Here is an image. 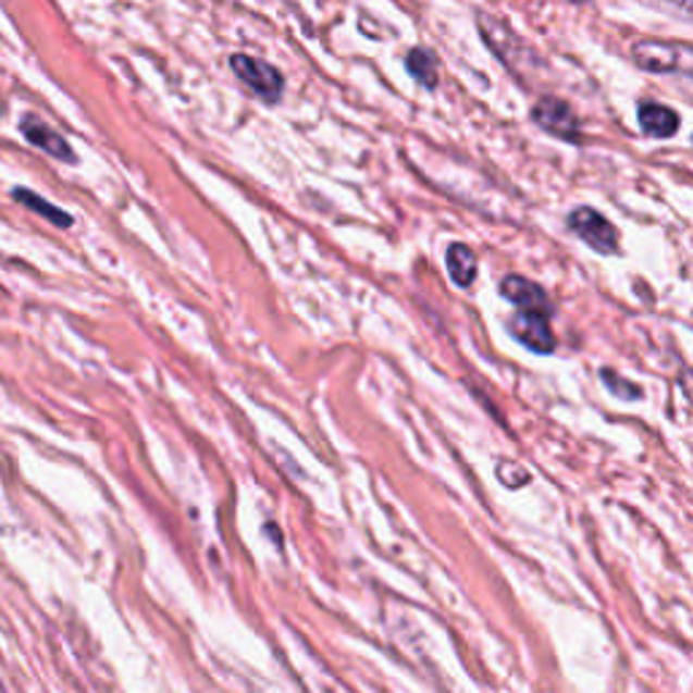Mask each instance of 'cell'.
Segmentation results:
<instances>
[{
  "instance_id": "obj_1",
  "label": "cell",
  "mask_w": 693,
  "mask_h": 693,
  "mask_svg": "<svg viewBox=\"0 0 693 693\" xmlns=\"http://www.w3.org/2000/svg\"><path fill=\"white\" fill-rule=\"evenodd\" d=\"M631 54H634V63L640 69L653 71V74H691L693 54L685 44L645 38V41L634 44Z\"/></svg>"
},
{
  "instance_id": "obj_2",
  "label": "cell",
  "mask_w": 693,
  "mask_h": 693,
  "mask_svg": "<svg viewBox=\"0 0 693 693\" xmlns=\"http://www.w3.org/2000/svg\"><path fill=\"white\" fill-rule=\"evenodd\" d=\"M569 231L578 233V238L587 244L591 249L602 255H612L618 252V244H620V233L604 218L602 212L591 207H578L567 220Z\"/></svg>"
},
{
  "instance_id": "obj_3",
  "label": "cell",
  "mask_w": 693,
  "mask_h": 693,
  "mask_svg": "<svg viewBox=\"0 0 693 693\" xmlns=\"http://www.w3.org/2000/svg\"><path fill=\"white\" fill-rule=\"evenodd\" d=\"M231 69L249 90L258 98H263L265 103H276L282 98V74L274 69V65L263 63L258 58H249V54H233L231 58Z\"/></svg>"
},
{
  "instance_id": "obj_4",
  "label": "cell",
  "mask_w": 693,
  "mask_h": 693,
  "mask_svg": "<svg viewBox=\"0 0 693 693\" xmlns=\"http://www.w3.org/2000/svg\"><path fill=\"white\" fill-rule=\"evenodd\" d=\"M509 334L518 339L520 345L529 347L531 352L550 355L556 349V334H553L547 314L531 312V309H520L518 314L509 318Z\"/></svg>"
},
{
  "instance_id": "obj_5",
  "label": "cell",
  "mask_w": 693,
  "mask_h": 693,
  "mask_svg": "<svg viewBox=\"0 0 693 693\" xmlns=\"http://www.w3.org/2000/svg\"><path fill=\"white\" fill-rule=\"evenodd\" d=\"M531 120L550 136L564 138V141H580L578 116H574L569 103L558 101V98H542L531 112Z\"/></svg>"
},
{
  "instance_id": "obj_6",
  "label": "cell",
  "mask_w": 693,
  "mask_h": 693,
  "mask_svg": "<svg viewBox=\"0 0 693 693\" xmlns=\"http://www.w3.org/2000/svg\"><path fill=\"white\" fill-rule=\"evenodd\" d=\"M20 131H22V136H25L27 141L33 144V147L44 149V152L52 154V158H58V160H63V163H76V154H74V149L69 147V141H65V138L60 136L58 131H52L47 122L38 120L36 114L22 116Z\"/></svg>"
},
{
  "instance_id": "obj_7",
  "label": "cell",
  "mask_w": 693,
  "mask_h": 693,
  "mask_svg": "<svg viewBox=\"0 0 693 693\" xmlns=\"http://www.w3.org/2000/svg\"><path fill=\"white\" fill-rule=\"evenodd\" d=\"M502 296L507 301H512L518 309H531V312H550V298H547L545 287H540L536 282L525 280V276L509 274L502 282Z\"/></svg>"
},
{
  "instance_id": "obj_8",
  "label": "cell",
  "mask_w": 693,
  "mask_h": 693,
  "mask_svg": "<svg viewBox=\"0 0 693 693\" xmlns=\"http://www.w3.org/2000/svg\"><path fill=\"white\" fill-rule=\"evenodd\" d=\"M640 127L653 138H669L678 133L680 114L672 112L669 107H661V103H642Z\"/></svg>"
},
{
  "instance_id": "obj_9",
  "label": "cell",
  "mask_w": 693,
  "mask_h": 693,
  "mask_svg": "<svg viewBox=\"0 0 693 693\" xmlns=\"http://www.w3.org/2000/svg\"><path fill=\"white\" fill-rule=\"evenodd\" d=\"M447 274L458 287H469L477 276V255L466 244H450L445 255Z\"/></svg>"
},
{
  "instance_id": "obj_10",
  "label": "cell",
  "mask_w": 693,
  "mask_h": 693,
  "mask_svg": "<svg viewBox=\"0 0 693 693\" xmlns=\"http://www.w3.org/2000/svg\"><path fill=\"white\" fill-rule=\"evenodd\" d=\"M14 198L22 203V207L33 209V212L41 214L44 220H49V223L60 225V228H71V225H74V220H71L69 212H63V209H58V207H54V203L44 201V198L38 196V193L27 190V187H16Z\"/></svg>"
},
{
  "instance_id": "obj_11",
  "label": "cell",
  "mask_w": 693,
  "mask_h": 693,
  "mask_svg": "<svg viewBox=\"0 0 693 693\" xmlns=\"http://www.w3.org/2000/svg\"><path fill=\"white\" fill-rule=\"evenodd\" d=\"M407 71L420 85L429 87V90H434L436 82H440V76H436V58L431 52H425V49H412L407 54Z\"/></svg>"
},
{
  "instance_id": "obj_12",
  "label": "cell",
  "mask_w": 693,
  "mask_h": 693,
  "mask_svg": "<svg viewBox=\"0 0 693 693\" xmlns=\"http://www.w3.org/2000/svg\"><path fill=\"white\" fill-rule=\"evenodd\" d=\"M496 477L504 482L507 487H520V485H529L531 474L523 469L520 463L515 461H498L496 466Z\"/></svg>"
},
{
  "instance_id": "obj_13",
  "label": "cell",
  "mask_w": 693,
  "mask_h": 693,
  "mask_svg": "<svg viewBox=\"0 0 693 693\" xmlns=\"http://www.w3.org/2000/svg\"><path fill=\"white\" fill-rule=\"evenodd\" d=\"M602 382L607 385V391H612L618 398H642L640 387L631 385V382H626L623 376L615 374L612 369H602Z\"/></svg>"
},
{
  "instance_id": "obj_14",
  "label": "cell",
  "mask_w": 693,
  "mask_h": 693,
  "mask_svg": "<svg viewBox=\"0 0 693 693\" xmlns=\"http://www.w3.org/2000/svg\"><path fill=\"white\" fill-rule=\"evenodd\" d=\"M572 3H585V0H572Z\"/></svg>"
},
{
  "instance_id": "obj_15",
  "label": "cell",
  "mask_w": 693,
  "mask_h": 693,
  "mask_svg": "<svg viewBox=\"0 0 693 693\" xmlns=\"http://www.w3.org/2000/svg\"><path fill=\"white\" fill-rule=\"evenodd\" d=\"M0 689H3V685H0Z\"/></svg>"
}]
</instances>
